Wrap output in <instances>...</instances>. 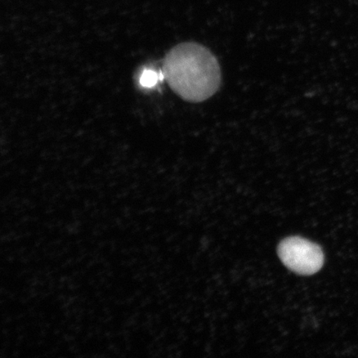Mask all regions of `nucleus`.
Returning a JSON list of instances; mask_svg holds the SVG:
<instances>
[{
  "instance_id": "f03ea898",
  "label": "nucleus",
  "mask_w": 358,
  "mask_h": 358,
  "mask_svg": "<svg viewBox=\"0 0 358 358\" xmlns=\"http://www.w3.org/2000/svg\"><path fill=\"white\" fill-rule=\"evenodd\" d=\"M278 254L282 262L299 275L315 274L324 262L323 250L320 246L299 236L282 241Z\"/></svg>"
},
{
  "instance_id": "7ed1b4c3",
  "label": "nucleus",
  "mask_w": 358,
  "mask_h": 358,
  "mask_svg": "<svg viewBox=\"0 0 358 358\" xmlns=\"http://www.w3.org/2000/svg\"><path fill=\"white\" fill-rule=\"evenodd\" d=\"M159 76L155 73V71H147L142 75L141 78V83L142 86L150 87L158 82Z\"/></svg>"
},
{
  "instance_id": "f257e3e1",
  "label": "nucleus",
  "mask_w": 358,
  "mask_h": 358,
  "mask_svg": "<svg viewBox=\"0 0 358 358\" xmlns=\"http://www.w3.org/2000/svg\"><path fill=\"white\" fill-rule=\"evenodd\" d=\"M164 76L170 87L182 99L201 102L220 88L222 73L217 57L196 43H182L165 58Z\"/></svg>"
}]
</instances>
